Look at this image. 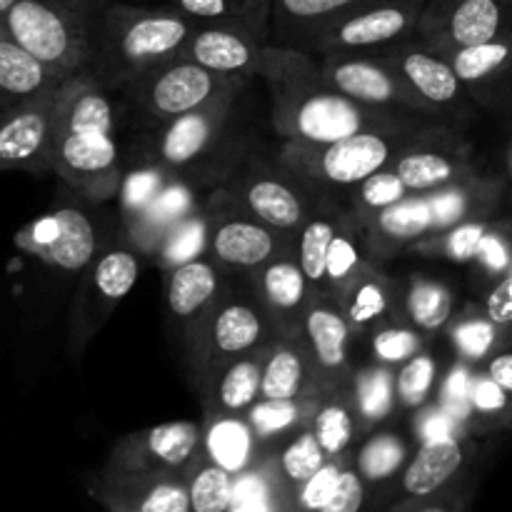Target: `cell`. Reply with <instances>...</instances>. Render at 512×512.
Wrapping results in <instances>:
<instances>
[{
    "label": "cell",
    "mask_w": 512,
    "mask_h": 512,
    "mask_svg": "<svg viewBox=\"0 0 512 512\" xmlns=\"http://www.w3.org/2000/svg\"><path fill=\"white\" fill-rule=\"evenodd\" d=\"M258 78L270 93V125L285 143L323 145L365 130L418 128L440 123L428 115L360 105L335 93L320 78L315 55L288 45H265Z\"/></svg>",
    "instance_id": "1"
},
{
    "label": "cell",
    "mask_w": 512,
    "mask_h": 512,
    "mask_svg": "<svg viewBox=\"0 0 512 512\" xmlns=\"http://www.w3.org/2000/svg\"><path fill=\"white\" fill-rule=\"evenodd\" d=\"M50 173L90 203L118 195L125 163L115 93L88 78L68 80L55 113Z\"/></svg>",
    "instance_id": "2"
},
{
    "label": "cell",
    "mask_w": 512,
    "mask_h": 512,
    "mask_svg": "<svg viewBox=\"0 0 512 512\" xmlns=\"http://www.w3.org/2000/svg\"><path fill=\"white\" fill-rule=\"evenodd\" d=\"M195 28L198 23L170 5L143 8L125 0H108L83 78L115 93L143 70L180 58Z\"/></svg>",
    "instance_id": "3"
},
{
    "label": "cell",
    "mask_w": 512,
    "mask_h": 512,
    "mask_svg": "<svg viewBox=\"0 0 512 512\" xmlns=\"http://www.w3.org/2000/svg\"><path fill=\"white\" fill-rule=\"evenodd\" d=\"M240 83L250 80L210 73L185 58L153 65L115 90L120 135L128 143L148 138L180 115L200 108Z\"/></svg>",
    "instance_id": "4"
},
{
    "label": "cell",
    "mask_w": 512,
    "mask_h": 512,
    "mask_svg": "<svg viewBox=\"0 0 512 512\" xmlns=\"http://www.w3.org/2000/svg\"><path fill=\"white\" fill-rule=\"evenodd\" d=\"M108 0H15L0 28L65 78H83Z\"/></svg>",
    "instance_id": "5"
},
{
    "label": "cell",
    "mask_w": 512,
    "mask_h": 512,
    "mask_svg": "<svg viewBox=\"0 0 512 512\" xmlns=\"http://www.w3.org/2000/svg\"><path fill=\"white\" fill-rule=\"evenodd\" d=\"M433 125V123H428ZM428 125L393 130H365L343 140L323 145L285 143L275 150V158L305 185L323 198H333L335 190H350L368 175L390 168L400 150ZM335 200V198H333Z\"/></svg>",
    "instance_id": "6"
},
{
    "label": "cell",
    "mask_w": 512,
    "mask_h": 512,
    "mask_svg": "<svg viewBox=\"0 0 512 512\" xmlns=\"http://www.w3.org/2000/svg\"><path fill=\"white\" fill-rule=\"evenodd\" d=\"M273 340H278V333L250 290L248 280L245 285H238L230 278L213 313L198 330L193 345L185 350V365L193 388L200 393L225 363L253 350L268 348Z\"/></svg>",
    "instance_id": "7"
},
{
    "label": "cell",
    "mask_w": 512,
    "mask_h": 512,
    "mask_svg": "<svg viewBox=\"0 0 512 512\" xmlns=\"http://www.w3.org/2000/svg\"><path fill=\"white\" fill-rule=\"evenodd\" d=\"M243 213L260 220L268 228L295 240L300 225L305 223L323 195L315 193L310 185L295 178L275 153H263L260 148L250 150L218 185Z\"/></svg>",
    "instance_id": "8"
},
{
    "label": "cell",
    "mask_w": 512,
    "mask_h": 512,
    "mask_svg": "<svg viewBox=\"0 0 512 512\" xmlns=\"http://www.w3.org/2000/svg\"><path fill=\"white\" fill-rule=\"evenodd\" d=\"M143 260V255L128 243V238L118 235V238H110L95 255L93 263L80 273L68 328V353L73 358L85 353L90 340L103 330L120 300L133 290L140 278Z\"/></svg>",
    "instance_id": "9"
},
{
    "label": "cell",
    "mask_w": 512,
    "mask_h": 512,
    "mask_svg": "<svg viewBox=\"0 0 512 512\" xmlns=\"http://www.w3.org/2000/svg\"><path fill=\"white\" fill-rule=\"evenodd\" d=\"M208 218V255L230 275L248 280L270 260L293 253L295 240L250 218L220 188L203 198Z\"/></svg>",
    "instance_id": "10"
},
{
    "label": "cell",
    "mask_w": 512,
    "mask_h": 512,
    "mask_svg": "<svg viewBox=\"0 0 512 512\" xmlns=\"http://www.w3.org/2000/svg\"><path fill=\"white\" fill-rule=\"evenodd\" d=\"M410 195H430L483 173L473 143L463 128L433 123L420 130L390 165Z\"/></svg>",
    "instance_id": "11"
},
{
    "label": "cell",
    "mask_w": 512,
    "mask_h": 512,
    "mask_svg": "<svg viewBox=\"0 0 512 512\" xmlns=\"http://www.w3.org/2000/svg\"><path fill=\"white\" fill-rule=\"evenodd\" d=\"M373 53L403 78L433 118L463 130L478 118L480 108L463 88L445 55L425 48L415 38Z\"/></svg>",
    "instance_id": "12"
},
{
    "label": "cell",
    "mask_w": 512,
    "mask_h": 512,
    "mask_svg": "<svg viewBox=\"0 0 512 512\" xmlns=\"http://www.w3.org/2000/svg\"><path fill=\"white\" fill-rule=\"evenodd\" d=\"M108 240L110 235H105L100 220L78 203L50 210L15 235V245L30 258L75 275L93 263Z\"/></svg>",
    "instance_id": "13"
},
{
    "label": "cell",
    "mask_w": 512,
    "mask_h": 512,
    "mask_svg": "<svg viewBox=\"0 0 512 512\" xmlns=\"http://www.w3.org/2000/svg\"><path fill=\"white\" fill-rule=\"evenodd\" d=\"M425 0H368L323 30L310 55L373 53L415 38Z\"/></svg>",
    "instance_id": "14"
},
{
    "label": "cell",
    "mask_w": 512,
    "mask_h": 512,
    "mask_svg": "<svg viewBox=\"0 0 512 512\" xmlns=\"http://www.w3.org/2000/svg\"><path fill=\"white\" fill-rule=\"evenodd\" d=\"M512 33L508 0H425L415 40L440 55Z\"/></svg>",
    "instance_id": "15"
},
{
    "label": "cell",
    "mask_w": 512,
    "mask_h": 512,
    "mask_svg": "<svg viewBox=\"0 0 512 512\" xmlns=\"http://www.w3.org/2000/svg\"><path fill=\"white\" fill-rule=\"evenodd\" d=\"M315 60L325 85L355 103L433 118L403 78L375 53H323L315 55Z\"/></svg>",
    "instance_id": "16"
},
{
    "label": "cell",
    "mask_w": 512,
    "mask_h": 512,
    "mask_svg": "<svg viewBox=\"0 0 512 512\" xmlns=\"http://www.w3.org/2000/svg\"><path fill=\"white\" fill-rule=\"evenodd\" d=\"M65 85L43 98L0 108V170L50 173L55 113Z\"/></svg>",
    "instance_id": "17"
},
{
    "label": "cell",
    "mask_w": 512,
    "mask_h": 512,
    "mask_svg": "<svg viewBox=\"0 0 512 512\" xmlns=\"http://www.w3.org/2000/svg\"><path fill=\"white\" fill-rule=\"evenodd\" d=\"M203 443V425L195 420L155 425L130 433L110 450L105 470L125 473H180L198 458Z\"/></svg>",
    "instance_id": "18"
},
{
    "label": "cell",
    "mask_w": 512,
    "mask_h": 512,
    "mask_svg": "<svg viewBox=\"0 0 512 512\" xmlns=\"http://www.w3.org/2000/svg\"><path fill=\"white\" fill-rule=\"evenodd\" d=\"M165 275V305L168 315L175 323L183 353L193 345L195 335L203 328L208 315L213 313L215 303L225 293L230 275L215 263L210 255L195 258L190 263L170 268Z\"/></svg>",
    "instance_id": "19"
},
{
    "label": "cell",
    "mask_w": 512,
    "mask_h": 512,
    "mask_svg": "<svg viewBox=\"0 0 512 512\" xmlns=\"http://www.w3.org/2000/svg\"><path fill=\"white\" fill-rule=\"evenodd\" d=\"M270 43L268 28L255 25H198L185 43L180 58L238 80L258 78L260 55Z\"/></svg>",
    "instance_id": "20"
},
{
    "label": "cell",
    "mask_w": 512,
    "mask_h": 512,
    "mask_svg": "<svg viewBox=\"0 0 512 512\" xmlns=\"http://www.w3.org/2000/svg\"><path fill=\"white\" fill-rule=\"evenodd\" d=\"M445 58L480 113L512 118V33L473 48L453 50Z\"/></svg>",
    "instance_id": "21"
},
{
    "label": "cell",
    "mask_w": 512,
    "mask_h": 512,
    "mask_svg": "<svg viewBox=\"0 0 512 512\" xmlns=\"http://www.w3.org/2000/svg\"><path fill=\"white\" fill-rule=\"evenodd\" d=\"M480 455V445L470 435L423 440L400 473V498H418L448 488L465 473L480 468Z\"/></svg>",
    "instance_id": "22"
},
{
    "label": "cell",
    "mask_w": 512,
    "mask_h": 512,
    "mask_svg": "<svg viewBox=\"0 0 512 512\" xmlns=\"http://www.w3.org/2000/svg\"><path fill=\"white\" fill-rule=\"evenodd\" d=\"M250 290L273 323L278 338H300L305 308L313 300L308 280L300 270L295 253H285L248 278Z\"/></svg>",
    "instance_id": "23"
},
{
    "label": "cell",
    "mask_w": 512,
    "mask_h": 512,
    "mask_svg": "<svg viewBox=\"0 0 512 512\" xmlns=\"http://www.w3.org/2000/svg\"><path fill=\"white\" fill-rule=\"evenodd\" d=\"M300 338H303L323 383H343V380L353 378L355 365L350 360V343L355 335L340 305L313 295L310 305L305 308Z\"/></svg>",
    "instance_id": "24"
},
{
    "label": "cell",
    "mask_w": 512,
    "mask_h": 512,
    "mask_svg": "<svg viewBox=\"0 0 512 512\" xmlns=\"http://www.w3.org/2000/svg\"><path fill=\"white\" fill-rule=\"evenodd\" d=\"M353 218L363 235L368 258L375 263H383L403 250H410L433 230L428 195H408L390 208L370 215H353Z\"/></svg>",
    "instance_id": "25"
},
{
    "label": "cell",
    "mask_w": 512,
    "mask_h": 512,
    "mask_svg": "<svg viewBox=\"0 0 512 512\" xmlns=\"http://www.w3.org/2000/svg\"><path fill=\"white\" fill-rule=\"evenodd\" d=\"M338 305L353 335H368L370 330L390 320H405L403 290L395 283L393 275L380 270V263H373V260L360 270Z\"/></svg>",
    "instance_id": "26"
},
{
    "label": "cell",
    "mask_w": 512,
    "mask_h": 512,
    "mask_svg": "<svg viewBox=\"0 0 512 512\" xmlns=\"http://www.w3.org/2000/svg\"><path fill=\"white\" fill-rule=\"evenodd\" d=\"M368 0H270L268 35L273 45H288L308 53L310 43L328 25L360 8Z\"/></svg>",
    "instance_id": "27"
},
{
    "label": "cell",
    "mask_w": 512,
    "mask_h": 512,
    "mask_svg": "<svg viewBox=\"0 0 512 512\" xmlns=\"http://www.w3.org/2000/svg\"><path fill=\"white\" fill-rule=\"evenodd\" d=\"M430 213H433V230L440 233L453 225L475 218H493L505 210V188L495 173L488 168L483 173L465 178L460 183L448 185L438 193L428 195ZM428 233V235H430Z\"/></svg>",
    "instance_id": "28"
},
{
    "label": "cell",
    "mask_w": 512,
    "mask_h": 512,
    "mask_svg": "<svg viewBox=\"0 0 512 512\" xmlns=\"http://www.w3.org/2000/svg\"><path fill=\"white\" fill-rule=\"evenodd\" d=\"M200 205H203L200 188H195L188 180L173 178L158 195H155L153 203H150L133 223L123 225V235L143 258L153 260L155 250L160 248L165 235H168L180 220H185L190 213H195Z\"/></svg>",
    "instance_id": "29"
},
{
    "label": "cell",
    "mask_w": 512,
    "mask_h": 512,
    "mask_svg": "<svg viewBox=\"0 0 512 512\" xmlns=\"http://www.w3.org/2000/svg\"><path fill=\"white\" fill-rule=\"evenodd\" d=\"M323 385L303 338H278L265 348L260 398L295 400L318 393Z\"/></svg>",
    "instance_id": "30"
},
{
    "label": "cell",
    "mask_w": 512,
    "mask_h": 512,
    "mask_svg": "<svg viewBox=\"0 0 512 512\" xmlns=\"http://www.w3.org/2000/svg\"><path fill=\"white\" fill-rule=\"evenodd\" d=\"M200 425H203L200 453L218 468L228 470L230 475L245 473L265 455L263 445L258 443L245 415L205 410Z\"/></svg>",
    "instance_id": "31"
},
{
    "label": "cell",
    "mask_w": 512,
    "mask_h": 512,
    "mask_svg": "<svg viewBox=\"0 0 512 512\" xmlns=\"http://www.w3.org/2000/svg\"><path fill=\"white\" fill-rule=\"evenodd\" d=\"M310 430L323 448L325 458H345L353 455L355 443L365 438L360 430L358 415L353 408L350 380L323 385L310 415Z\"/></svg>",
    "instance_id": "32"
},
{
    "label": "cell",
    "mask_w": 512,
    "mask_h": 512,
    "mask_svg": "<svg viewBox=\"0 0 512 512\" xmlns=\"http://www.w3.org/2000/svg\"><path fill=\"white\" fill-rule=\"evenodd\" d=\"M70 78L48 68L43 60L20 48L3 28H0V108L25 100L43 98L53 90L63 88Z\"/></svg>",
    "instance_id": "33"
},
{
    "label": "cell",
    "mask_w": 512,
    "mask_h": 512,
    "mask_svg": "<svg viewBox=\"0 0 512 512\" xmlns=\"http://www.w3.org/2000/svg\"><path fill=\"white\" fill-rule=\"evenodd\" d=\"M265 348L245 353L225 363L200 390L203 410L243 415L260 398V370Z\"/></svg>",
    "instance_id": "34"
},
{
    "label": "cell",
    "mask_w": 512,
    "mask_h": 512,
    "mask_svg": "<svg viewBox=\"0 0 512 512\" xmlns=\"http://www.w3.org/2000/svg\"><path fill=\"white\" fill-rule=\"evenodd\" d=\"M343 218L345 208H340L335 200H323L320 205H315V210L305 218L295 235V260H298L315 298H323L325 255H328L330 243H333Z\"/></svg>",
    "instance_id": "35"
},
{
    "label": "cell",
    "mask_w": 512,
    "mask_h": 512,
    "mask_svg": "<svg viewBox=\"0 0 512 512\" xmlns=\"http://www.w3.org/2000/svg\"><path fill=\"white\" fill-rule=\"evenodd\" d=\"M455 315V293L445 280L413 273L403 290V318L423 335L445 333Z\"/></svg>",
    "instance_id": "36"
},
{
    "label": "cell",
    "mask_w": 512,
    "mask_h": 512,
    "mask_svg": "<svg viewBox=\"0 0 512 512\" xmlns=\"http://www.w3.org/2000/svg\"><path fill=\"white\" fill-rule=\"evenodd\" d=\"M318 393L303 395V398L295 400L258 398L248 410H245V420H248V425L253 428L255 438L263 445L265 453L310 423V415H313Z\"/></svg>",
    "instance_id": "37"
},
{
    "label": "cell",
    "mask_w": 512,
    "mask_h": 512,
    "mask_svg": "<svg viewBox=\"0 0 512 512\" xmlns=\"http://www.w3.org/2000/svg\"><path fill=\"white\" fill-rule=\"evenodd\" d=\"M350 393H353V408L363 435L378 430L398 408L395 398V370L370 360L353 370L350 378Z\"/></svg>",
    "instance_id": "38"
},
{
    "label": "cell",
    "mask_w": 512,
    "mask_h": 512,
    "mask_svg": "<svg viewBox=\"0 0 512 512\" xmlns=\"http://www.w3.org/2000/svg\"><path fill=\"white\" fill-rule=\"evenodd\" d=\"M368 263L370 258L368 250H365L358 223H355L353 213L345 208L343 223H340L338 233H335L333 243L328 248V255H325L323 298L333 300L338 305L343 300V295L348 293L350 285H353V280L360 275V270Z\"/></svg>",
    "instance_id": "39"
},
{
    "label": "cell",
    "mask_w": 512,
    "mask_h": 512,
    "mask_svg": "<svg viewBox=\"0 0 512 512\" xmlns=\"http://www.w3.org/2000/svg\"><path fill=\"white\" fill-rule=\"evenodd\" d=\"M410 455L413 453H410L408 440L400 438L395 430H373L365 435L358 450H353V468L363 478L365 488L385 485L403 473Z\"/></svg>",
    "instance_id": "40"
},
{
    "label": "cell",
    "mask_w": 512,
    "mask_h": 512,
    "mask_svg": "<svg viewBox=\"0 0 512 512\" xmlns=\"http://www.w3.org/2000/svg\"><path fill=\"white\" fill-rule=\"evenodd\" d=\"M265 458H268L280 488H283L285 495H288V503L290 498H293L295 490H298L300 485H303L305 480H308L310 475H313L315 470L328 460L325 458L323 448L318 445V440H315L310 425H305V428H300L298 433L290 435L288 440H283V443L275 445L273 450H268Z\"/></svg>",
    "instance_id": "41"
},
{
    "label": "cell",
    "mask_w": 512,
    "mask_h": 512,
    "mask_svg": "<svg viewBox=\"0 0 512 512\" xmlns=\"http://www.w3.org/2000/svg\"><path fill=\"white\" fill-rule=\"evenodd\" d=\"M505 333H508V328L495 325L480 305H470L463 313H455L445 328V335H448L460 363H468L473 368H478L498 348Z\"/></svg>",
    "instance_id": "42"
},
{
    "label": "cell",
    "mask_w": 512,
    "mask_h": 512,
    "mask_svg": "<svg viewBox=\"0 0 512 512\" xmlns=\"http://www.w3.org/2000/svg\"><path fill=\"white\" fill-rule=\"evenodd\" d=\"M290 503L285 490L280 488L268 458H260L245 473L235 475L233 500L228 512H288Z\"/></svg>",
    "instance_id": "43"
},
{
    "label": "cell",
    "mask_w": 512,
    "mask_h": 512,
    "mask_svg": "<svg viewBox=\"0 0 512 512\" xmlns=\"http://www.w3.org/2000/svg\"><path fill=\"white\" fill-rule=\"evenodd\" d=\"M168 3L198 25L233 23L268 28L270 0H168Z\"/></svg>",
    "instance_id": "44"
},
{
    "label": "cell",
    "mask_w": 512,
    "mask_h": 512,
    "mask_svg": "<svg viewBox=\"0 0 512 512\" xmlns=\"http://www.w3.org/2000/svg\"><path fill=\"white\" fill-rule=\"evenodd\" d=\"M185 490H188L190 512H228L233 500L235 475L210 463L203 453L185 470Z\"/></svg>",
    "instance_id": "45"
},
{
    "label": "cell",
    "mask_w": 512,
    "mask_h": 512,
    "mask_svg": "<svg viewBox=\"0 0 512 512\" xmlns=\"http://www.w3.org/2000/svg\"><path fill=\"white\" fill-rule=\"evenodd\" d=\"M475 285L480 290H488L500 278L512 270V213H498L490 223L488 233L480 240L475 258L470 260Z\"/></svg>",
    "instance_id": "46"
},
{
    "label": "cell",
    "mask_w": 512,
    "mask_h": 512,
    "mask_svg": "<svg viewBox=\"0 0 512 512\" xmlns=\"http://www.w3.org/2000/svg\"><path fill=\"white\" fill-rule=\"evenodd\" d=\"M493 218L465 220V223L453 225L448 230H440V233H430L423 240H418L410 250L425 255V258H443L450 260V263L468 265L475 258V250H478L480 240L488 233Z\"/></svg>",
    "instance_id": "47"
},
{
    "label": "cell",
    "mask_w": 512,
    "mask_h": 512,
    "mask_svg": "<svg viewBox=\"0 0 512 512\" xmlns=\"http://www.w3.org/2000/svg\"><path fill=\"white\" fill-rule=\"evenodd\" d=\"M438 358L428 348L420 350L410 360L395 368V398L398 408L420 410L423 405L433 403V395L440 383Z\"/></svg>",
    "instance_id": "48"
},
{
    "label": "cell",
    "mask_w": 512,
    "mask_h": 512,
    "mask_svg": "<svg viewBox=\"0 0 512 512\" xmlns=\"http://www.w3.org/2000/svg\"><path fill=\"white\" fill-rule=\"evenodd\" d=\"M203 255H208V218H205V208L200 205L195 213L180 220L165 235L160 248L155 250L153 260L163 273H168L170 268H178V265L190 263V260L203 258Z\"/></svg>",
    "instance_id": "49"
},
{
    "label": "cell",
    "mask_w": 512,
    "mask_h": 512,
    "mask_svg": "<svg viewBox=\"0 0 512 512\" xmlns=\"http://www.w3.org/2000/svg\"><path fill=\"white\" fill-rule=\"evenodd\" d=\"M170 180H173V175L158 165H130V168H125L118 185L120 223H133Z\"/></svg>",
    "instance_id": "50"
},
{
    "label": "cell",
    "mask_w": 512,
    "mask_h": 512,
    "mask_svg": "<svg viewBox=\"0 0 512 512\" xmlns=\"http://www.w3.org/2000/svg\"><path fill=\"white\" fill-rule=\"evenodd\" d=\"M370 360L388 368H398L405 360L418 355L420 350L428 348V335L420 333L405 320H390V323L380 325V328L370 330Z\"/></svg>",
    "instance_id": "51"
},
{
    "label": "cell",
    "mask_w": 512,
    "mask_h": 512,
    "mask_svg": "<svg viewBox=\"0 0 512 512\" xmlns=\"http://www.w3.org/2000/svg\"><path fill=\"white\" fill-rule=\"evenodd\" d=\"M478 483L480 468H475L438 493L395 500L385 512H470L475 493H478Z\"/></svg>",
    "instance_id": "52"
},
{
    "label": "cell",
    "mask_w": 512,
    "mask_h": 512,
    "mask_svg": "<svg viewBox=\"0 0 512 512\" xmlns=\"http://www.w3.org/2000/svg\"><path fill=\"white\" fill-rule=\"evenodd\" d=\"M408 190L400 183L398 175L390 168L378 170V173L368 175L363 183H358L355 188H350V203L348 210L353 215H370L378 213V210L390 208V205L400 203L403 198H408Z\"/></svg>",
    "instance_id": "53"
},
{
    "label": "cell",
    "mask_w": 512,
    "mask_h": 512,
    "mask_svg": "<svg viewBox=\"0 0 512 512\" xmlns=\"http://www.w3.org/2000/svg\"><path fill=\"white\" fill-rule=\"evenodd\" d=\"M315 512H368V488L358 470L353 468V460L340 473L338 488L330 495L328 503Z\"/></svg>",
    "instance_id": "54"
},
{
    "label": "cell",
    "mask_w": 512,
    "mask_h": 512,
    "mask_svg": "<svg viewBox=\"0 0 512 512\" xmlns=\"http://www.w3.org/2000/svg\"><path fill=\"white\" fill-rule=\"evenodd\" d=\"M478 305L495 325L512 328V273L490 285L488 290H483V298Z\"/></svg>",
    "instance_id": "55"
},
{
    "label": "cell",
    "mask_w": 512,
    "mask_h": 512,
    "mask_svg": "<svg viewBox=\"0 0 512 512\" xmlns=\"http://www.w3.org/2000/svg\"><path fill=\"white\" fill-rule=\"evenodd\" d=\"M500 390L510 398L512 403V328L503 335V340L498 343V348L478 365Z\"/></svg>",
    "instance_id": "56"
},
{
    "label": "cell",
    "mask_w": 512,
    "mask_h": 512,
    "mask_svg": "<svg viewBox=\"0 0 512 512\" xmlns=\"http://www.w3.org/2000/svg\"><path fill=\"white\" fill-rule=\"evenodd\" d=\"M490 173L498 175L500 183H503V188H505V203L512 205V133L503 143V148H500L498 168H493Z\"/></svg>",
    "instance_id": "57"
},
{
    "label": "cell",
    "mask_w": 512,
    "mask_h": 512,
    "mask_svg": "<svg viewBox=\"0 0 512 512\" xmlns=\"http://www.w3.org/2000/svg\"><path fill=\"white\" fill-rule=\"evenodd\" d=\"M13 3H15V0H0V18H3V15L8 13L10 5H13Z\"/></svg>",
    "instance_id": "58"
},
{
    "label": "cell",
    "mask_w": 512,
    "mask_h": 512,
    "mask_svg": "<svg viewBox=\"0 0 512 512\" xmlns=\"http://www.w3.org/2000/svg\"><path fill=\"white\" fill-rule=\"evenodd\" d=\"M115 512H135V510H115Z\"/></svg>",
    "instance_id": "59"
},
{
    "label": "cell",
    "mask_w": 512,
    "mask_h": 512,
    "mask_svg": "<svg viewBox=\"0 0 512 512\" xmlns=\"http://www.w3.org/2000/svg\"><path fill=\"white\" fill-rule=\"evenodd\" d=\"M508 3H512V0H508Z\"/></svg>",
    "instance_id": "60"
}]
</instances>
